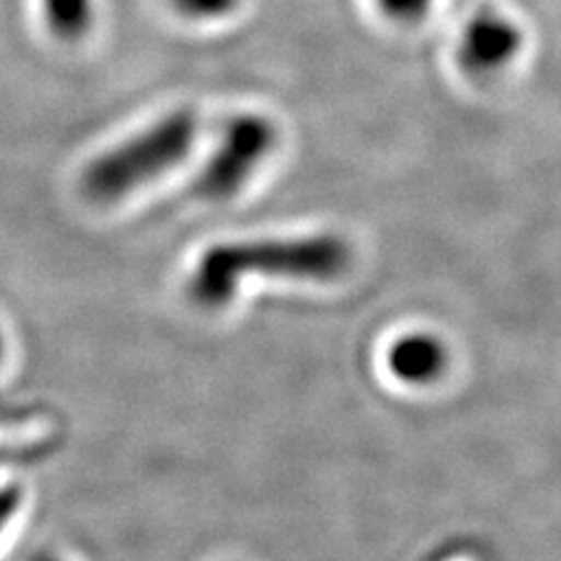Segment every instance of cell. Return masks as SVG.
<instances>
[{
  "mask_svg": "<svg viewBox=\"0 0 561 561\" xmlns=\"http://www.w3.org/2000/svg\"><path fill=\"white\" fill-rule=\"evenodd\" d=\"M351 265V249L335 234L280 241L222 243L206 251L192 274L190 293L202 307H222L234 297L239 280L251 274L328 280Z\"/></svg>",
  "mask_w": 561,
  "mask_h": 561,
  "instance_id": "6da1fadb",
  "label": "cell"
},
{
  "mask_svg": "<svg viewBox=\"0 0 561 561\" xmlns=\"http://www.w3.org/2000/svg\"><path fill=\"white\" fill-rule=\"evenodd\" d=\"M197 138V117L192 111H175L154 122L144 134L101 154L87 167L82 187L96 202L127 197L162 173L181 164Z\"/></svg>",
  "mask_w": 561,
  "mask_h": 561,
  "instance_id": "7a4b0ae2",
  "label": "cell"
},
{
  "mask_svg": "<svg viewBox=\"0 0 561 561\" xmlns=\"http://www.w3.org/2000/svg\"><path fill=\"white\" fill-rule=\"evenodd\" d=\"M276 131L267 117L239 115L225 129L216 154L195 181V192L204 199H230L251 179L257 164L274 148Z\"/></svg>",
  "mask_w": 561,
  "mask_h": 561,
  "instance_id": "3957f363",
  "label": "cell"
},
{
  "mask_svg": "<svg viewBox=\"0 0 561 561\" xmlns=\"http://www.w3.org/2000/svg\"><path fill=\"white\" fill-rule=\"evenodd\" d=\"M522 47V35L513 22L494 12L472 16L459 45V64L470 76H491L511 64Z\"/></svg>",
  "mask_w": 561,
  "mask_h": 561,
  "instance_id": "277c9868",
  "label": "cell"
},
{
  "mask_svg": "<svg viewBox=\"0 0 561 561\" xmlns=\"http://www.w3.org/2000/svg\"><path fill=\"white\" fill-rule=\"evenodd\" d=\"M447 351L440 340L414 332L398 340L389 351L391 373L408 383H431L443 375Z\"/></svg>",
  "mask_w": 561,
  "mask_h": 561,
  "instance_id": "5b68a950",
  "label": "cell"
},
{
  "mask_svg": "<svg viewBox=\"0 0 561 561\" xmlns=\"http://www.w3.org/2000/svg\"><path fill=\"white\" fill-rule=\"evenodd\" d=\"M49 28L66 41H76L92 26V0H45Z\"/></svg>",
  "mask_w": 561,
  "mask_h": 561,
  "instance_id": "8992f818",
  "label": "cell"
},
{
  "mask_svg": "<svg viewBox=\"0 0 561 561\" xmlns=\"http://www.w3.org/2000/svg\"><path fill=\"white\" fill-rule=\"evenodd\" d=\"M173 5L192 20H216V16L230 14L239 0H173Z\"/></svg>",
  "mask_w": 561,
  "mask_h": 561,
  "instance_id": "52a82bcc",
  "label": "cell"
},
{
  "mask_svg": "<svg viewBox=\"0 0 561 561\" xmlns=\"http://www.w3.org/2000/svg\"><path fill=\"white\" fill-rule=\"evenodd\" d=\"M433 0H379L383 14L400 24H416L426 16Z\"/></svg>",
  "mask_w": 561,
  "mask_h": 561,
  "instance_id": "ba28073f",
  "label": "cell"
},
{
  "mask_svg": "<svg viewBox=\"0 0 561 561\" xmlns=\"http://www.w3.org/2000/svg\"><path fill=\"white\" fill-rule=\"evenodd\" d=\"M14 503H16L14 491H8V494H0V526H3V522L12 515Z\"/></svg>",
  "mask_w": 561,
  "mask_h": 561,
  "instance_id": "9c48e42d",
  "label": "cell"
},
{
  "mask_svg": "<svg viewBox=\"0 0 561 561\" xmlns=\"http://www.w3.org/2000/svg\"><path fill=\"white\" fill-rule=\"evenodd\" d=\"M0 354H3V337H0Z\"/></svg>",
  "mask_w": 561,
  "mask_h": 561,
  "instance_id": "30bf717a",
  "label": "cell"
},
{
  "mask_svg": "<svg viewBox=\"0 0 561 561\" xmlns=\"http://www.w3.org/2000/svg\"><path fill=\"white\" fill-rule=\"evenodd\" d=\"M41 561H51V559H41Z\"/></svg>",
  "mask_w": 561,
  "mask_h": 561,
  "instance_id": "8fae6325",
  "label": "cell"
}]
</instances>
